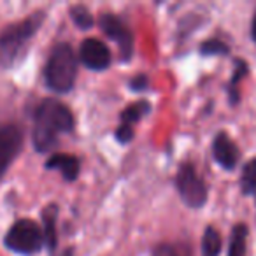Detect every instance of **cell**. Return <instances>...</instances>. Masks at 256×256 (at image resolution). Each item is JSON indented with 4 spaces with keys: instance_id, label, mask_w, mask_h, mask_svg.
Returning a JSON list of instances; mask_svg holds the SVG:
<instances>
[{
    "instance_id": "obj_4",
    "label": "cell",
    "mask_w": 256,
    "mask_h": 256,
    "mask_svg": "<svg viewBox=\"0 0 256 256\" xmlns=\"http://www.w3.org/2000/svg\"><path fill=\"white\" fill-rule=\"evenodd\" d=\"M4 246L16 254L32 256L42 251L44 235L42 228L32 220H18L11 224L4 237Z\"/></svg>"
},
{
    "instance_id": "obj_20",
    "label": "cell",
    "mask_w": 256,
    "mask_h": 256,
    "mask_svg": "<svg viewBox=\"0 0 256 256\" xmlns=\"http://www.w3.org/2000/svg\"><path fill=\"white\" fill-rule=\"evenodd\" d=\"M134 126H128V124H120L114 132V137L118 139L120 144H130L134 139Z\"/></svg>"
},
{
    "instance_id": "obj_23",
    "label": "cell",
    "mask_w": 256,
    "mask_h": 256,
    "mask_svg": "<svg viewBox=\"0 0 256 256\" xmlns=\"http://www.w3.org/2000/svg\"><path fill=\"white\" fill-rule=\"evenodd\" d=\"M58 256H74V248H67L64 252H60Z\"/></svg>"
},
{
    "instance_id": "obj_21",
    "label": "cell",
    "mask_w": 256,
    "mask_h": 256,
    "mask_svg": "<svg viewBox=\"0 0 256 256\" xmlns=\"http://www.w3.org/2000/svg\"><path fill=\"white\" fill-rule=\"evenodd\" d=\"M148 84H150V79L146 74H137L128 81V88L137 93H142L144 90H148Z\"/></svg>"
},
{
    "instance_id": "obj_18",
    "label": "cell",
    "mask_w": 256,
    "mask_h": 256,
    "mask_svg": "<svg viewBox=\"0 0 256 256\" xmlns=\"http://www.w3.org/2000/svg\"><path fill=\"white\" fill-rule=\"evenodd\" d=\"M198 51L204 56H226L230 54V46L220 39H207L200 44Z\"/></svg>"
},
{
    "instance_id": "obj_14",
    "label": "cell",
    "mask_w": 256,
    "mask_h": 256,
    "mask_svg": "<svg viewBox=\"0 0 256 256\" xmlns=\"http://www.w3.org/2000/svg\"><path fill=\"white\" fill-rule=\"evenodd\" d=\"M248 64L240 58H237L234 64V74H232V79H230V84L226 88V93H228V98H230V104L232 106H237L240 102V92H238V86H240V81L248 76Z\"/></svg>"
},
{
    "instance_id": "obj_10",
    "label": "cell",
    "mask_w": 256,
    "mask_h": 256,
    "mask_svg": "<svg viewBox=\"0 0 256 256\" xmlns=\"http://www.w3.org/2000/svg\"><path fill=\"white\" fill-rule=\"evenodd\" d=\"M46 170H58L62 174V178L67 182H74L79 178V172H81V164H79V158L74 154L68 153H54L44 164Z\"/></svg>"
},
{
    "instance_id": "obj_3",
    "label": "cell",
    "mask_w": 256,
    "mask_h": 256,
    "mask_svg": "<svg viewBox=\"0 0 256 256\" xmlns=\"http://www.w3.org/2000/svg\"><path fill=\"white\" fill-rule=\"evenodd\" d=\"M78 79V56L74 48L58 42L44 65V82L54 93H68L74 90Z\"/></svg>"
},
{
    "instance_id": "obj_8",
    "label": "cell",
    "mask_w": 256,
    "mask_h": 256,
    "mask_svg": "<svg viewBox=\"0 0 256 256\" xmlns=\"http://www.w3.org/2000/svg\"><path fill=\"white\" fill-rule=\"evenodd\" d=\"M79 60L86 68L93 72H102L107 70L112 64V54L110 50L104 40L95 39V37H88L81 42L79 48Z\"/></svg>"
},
{
    "instance_id": "obj_6",
    "label": "cell",
    "mask_w": 256,
    "mask_h": 256,
    "mask_svg": "<svg viewBox=\"0 0 256 256\" xmlns=\"http://www.w3.org/2000/svg\"><path fill=\"white\" fill-rule=\"evenodd\" d=\"M98 25L102 32L109 37L110 40L118 44L120 50L121 62H130L134 54V34L132 28L128 26L121 16L114 14V12H104L98 18Z\"/></svg>"
},
{
    "instance_id": "obj_13",
    "label": "cell",
    "mask_w": 256,
    "mask_h": 256,
    "mask_svg": "<svg viewBox=\"0 0 256 256\" xmlns=\"http://www.w3.org/2000/svg\"><path fill=\"white\" fill-rule=\"evenodd\" d=\"M151 112V104L148 100H137V102L130 104L128 107H124L120 114L121 124H128V126H134V124L139 123L142 118H146Z\"/></svg>"
},
{
    "instance_id": "obj_7",
    "label": "cell",
    "mask_w": 256,
    "mask_h": 256,
    "mask_svg": "<svg viewBox=\"0 0 256 256\" xmlns=\"http://www.w3.org/2000/svg\"><path fill=\"white\" fill-rule=\"evenodd\" d=\"M25 136L18 124H4L0 126V181L8 174L12 162L18 158L23 150Z\"/></svg>"
},
{
    "instance_id": "obj_19",
    "label": "cell",
    "mask_w": 256,
    "mask_h": 256,
    "mask_svg": "<svg viewBox=\"0 0 256 256\" xmlns=\"http://www.w3.org/2000/svg\"><path fill=\"white\" fill-rule=\"evenodd\" d=\"M153 256H192L190 248L184 244H172V242H164L158 244L153 249Z\"/></svg>"
},
{
    "instance_id": "obj_22",
    "label": "cell",
    "mask_w": 256,
    "mask_h": 256,
    "mask_svg": "<svg viewBox=\"0 0 256 256\" xmlns=\"http://www.w3.org/2000/svg\"><path fill=\"white\" fill-rule=\"evenodd\" d=\"M251 40L256 44V11L252 14V20H251Z\"/></svg>"
},
{
    "instance_id": "obj_11",
    "label": "cell",
    "mask_w": 256,
    "mask_h": 256,
    "mask_svg": "<svg viewBox=\"0 0 256 256\" xmlns=\"http://www.w3.org/2000/svg\"><path fill=\"white\" fill-rule=\"evenodd\" d=\"M58 212L60 207L56 204H48L40 212L42 218V235H44V246L48 248V251L53 252L58 246V232H56V223H58Z\"/></svg>"
},
{
    "instance_id": "obj_5",
    "label": "cell",
    "mask_w": 256,
    "mask_h": 256,
    "mask_svg": "<svg viewBox=\"0 0 256 256\" xmlns=\"http://www.w3.org/2000/svg\"><path fill=\"white\" fill-rule=\"evenodd\" d=\"M176 190L182 204L190 209H202L209 198V190L206 182L198 176L195 165L190 162L179 165L178 174H176Z\"/></svg>"
},
{
    "instance_id": "obj_17",
    "label": "cell",
    "mask_w": 256,
    "mask_h": 256,
    "mask_svg": "<svg viewBox=\"0 0 256 256\" xmlns=\"http://www.w3.org/2000/svg\"><path fill=\"white\" fill-rule=\"evenodd\" d=\"M68 16H70L72 23H74L79 30H90L93 25H95V20H93L92 11L82 4L72 6V8L68 9Z\"/></svg>"
},
{
    "instance_id": "obj_12",
    "label": "cell",
    "mask_w": 256,
    "mask_h": 256,
    "mask_svg": "<svg viewBox=\"0 0 256 256\" xmlns=\"http://www.w3.org/2000/svg\"><path fill=\"white\" fill-rule=\"evenodd\" d=\"M248 235L249 230L244 223H237L232 230L230 240H228L226 256H246L248 252Z\"/></svg>"
},
{
    "instance_id": "obj_16",
    "label": "cell",
    "mask_w": 256,
    "mask_h": 256,
    "mask_svg": "<svg viewBox=\"0 0 256 256\" xmlns=\"http://www.w3.org/2000/svg\"><path fill=\"white\" fill-rule=\"evenodd\" d=\"M240 192L244 196L256 195V158H251L244 164L240 172Z\"/></svg>"
},
{
    "instance_id": "obj_15",
    "label": "cell",
    "mask_w": 256,
    "mask_h": 256,
    "mask_svg": "<svg viewBox=\"0 0 256 256\" xmlns=\"http://www.w3.org/2000/svg\"><path fill=\"white\" fill-rule=\"evenodd\" d=\"M223 242H221V235L212 224L206 228L202 237V256H220Z\"/></svg>"
},
{
    "instance_id": "obj_2",
    "label": "cell",
    "mask_w": 256,
    "mask_h": 256,
    "mask_svg": "<svg viewBox=\"0 0 256 256\" xmlns=\"http://www.w3.org/2000/svg\"><path fill=\"white\" fill-rule=\"evenodd\" d=\"M44 20L46 12L36 11L0 32V70H11L22 64Z\"/></svg>"
},
{
    "instance_id": "obj_9",
    "label": "cell",
    "mask_w": 256,
    "mask_h": 256,
    "mask_svg": "<svg viewBox=\"0 0 256 256\" xmlns=\"http://www.w3.org/2000/svg\"><path fill=\"white\" fill-rule=\"evenodd\" d=\"M210 151H212L214 162L221 168H224V170H235L237 168L238 160H240V150L226 132H220L214 137Z\"/></svg>"
},
{
    "instance_id": "obj_1",
    "label": "cell",
    "mask_w": 256,
    "mask_h": 256,
    "mask_svg": "<svg viewBox=\"0 0 256 256\" xmlns=\"http://www.w3.org/2000/svg\"><path fill=\"white\" fill-rule=\"evenodd\" d=\"M76 128V118L68 106L58 98H44L34 112L32 142L36 151L46 154L60 142V136L72 134Z\"/></svg>"
}]
</instances>
